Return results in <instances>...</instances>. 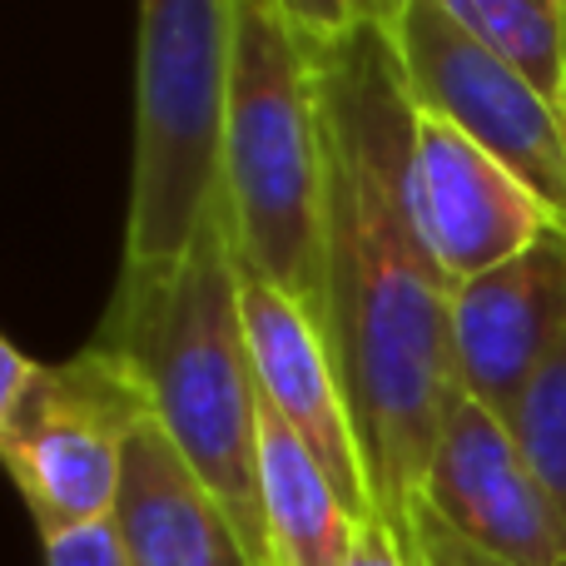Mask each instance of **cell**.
Returning <instances> with one entry per match:
<instances>
[{
	"label": "cell",
	"mask_w": 566,
	"mask_h": 566,
	"mask_svg": "<svg viewBox=\"0 0 566 566\" xmlns=\"http://www.w3.org/2000/svg\"><path fill=\"white\" fill-rule=\"evenodd\" d=\"M318 70L323 303L318 323L348 392L373 512L408 542L432 448L458 402L452 283L412 214L408 90L388 6H298Z\"/></svg>",
	"instance_id": "cell-1"
},
{
	"label": "cell",
	"mask_w": 566,
	"mask_h": 566,
	"mask_svg": "<svg viewBox=\"0 0 566 566\" xmlns=\"http://www.w3.org/2000/svg\"><path fill=\"white\" fill-rule=\"evenodd\" d=\"M149 398L199 488L219 502L249 562L269 566L264 522V398L244 328V274L219 209L195 259L169 279L119 274L115 303L95 333Z\"/></svg>",
	"instance_id": "cell-2"
},
{
	"label": "cell",
	"mask_w": 566,
	"mask_h": 566,
	"mask_svg": "<svg viewBox=\"0 0 566 566\" xmlns=\"http://www.w3.org/2000/svg\"><path fill=\"white\" fill-rule=\"evenodd\" d=\"M224 214L239 274L323 303V125L313 40L293 0H234Z\"/></svg>",
	"instance_id": "cell-3"
},
{
	"label": "cell",
	"mask_w": 566,
	"mask_h": 566,
	"mask_svg": "<svg viewBox=\"0 0 566 566\" xmlns=\"http://www.w3.org/2000/svg\"><path fill=\"white\" fill-rule=\"evenodd\" d=\"M234 0H145L135 50V179L125 269L169 279L224 209Z\"/></svg>",
	"instance_id": "cell-4"
},
{
	"label": "cell",
	"mask_w": 566,
	"mask_h": 566,
	"mask_svg": "<svg viewBox=\"0 0 566 566\" xmlns=\"http://www.w3.org/2000/svg\"><path fill=\"white\" fill-rule=\"evenodd\" d=\"M145 418V388L99 343L55 368L0 343V452L40 542L115 522L129 438Z\"/></svg>",
	"instance_id": "cell-5"
},
{
	"label": "cell",
	"mask_w": 566,
	"mask_h": 566,
	"mask_svg": "<svg viewBox=\"0 0 566 566\" xmlns=\"http://www.w3.org/2000/svg\"><path fill=\"white\" fill-rule=\"evenodd\" d=\"M388 30L408 70L412 105L507 165L566 234V115L482 50L442 0H388Z\"/></svg>",
	"instance_id": "cell-6"
},
{
	"label": "cell",
	"mask_w": 566,
	"mask_h": 566,
	"mask_svg": "<svg viewBox=\"0 0 566 566\" xmlns=\"http://www.w3.org/2000/svg\"><path fill=\"white\" fill-rule=\"evenodd\" d=\"M412 214L452 289L512 264L557 229L547 205L507 165L428 109H418L412 129Z\"/></svg>",
	"instance_id": "cell-7"
},
{
	"label": "cell",
	"mask_w": 566,
	"mask_h": 566,
	"mask_svg": "<svg viewBox=\"0 0 566 566\" xmlns=\"http://www.w3.org/2000/svg\"><path fill=\"white\" fill-rule=\"evenodd\" d=\"M422 507L502 566H566V532L507 418L458 392L432 448Z\"/></svg>",
	"instance_id": "cell-8"
},
{
	"label": "cell",
	"mask_w": 566,
	"mask_h": 566,
	"mask_svg": "<svg viewBox=\"0 0 566 566\" xmlns=\"http://www.w3.org/2000/svg\"><path fill=\"white\" fill-rule=\"evenodd\" d=\"M566 333V234L552 229L547 239L517 254L512 264L462 283L452 293V358L458 388L512 418L517 398L547 353Z\"/></svg>",
	"instance_id": "cell-9"
},
{
	"label": "cell",
	"mask_w": 566,
	"mask_h": 566,
	"mask_svg": "<svg viewBox=\"0 0 566 566\" xmlns=\"http://www.w3.org/2000/svg\"><path fill=\"white\" fill-rule=\"evenodd\" d=\"M244 328L254 353L259 398L293 428V438L308 448V458L323 468L353 517H378L373 488L363 472L358 432H353L348 392H343L338 363L328 353L323 323L298 298L269 289L259 279H244Z\"/></svg>",
	"instance_id": "cell-10"
},
{
	"label": "cell",
	"mask_w": 566,
	"mask_h": 566,
	"mask_svg": "<svg viewBox=\"0 0 566 566\" xmlns=\"http://www.w3.org/2000/svg\"><path fill=\"white\" fill-rule=\"evenodd\" d=\"M115 532L129 566H254L219 502L199 488L155 418L129 438Z\"/></svg>",
	"instance_id": "cell-11"
},
{
	"label": "cell",
	"mask_w": 566,
	"mask_h": 566,
	"mask_svg": "<svg viewBox=\"0 0 566 566\" xmlns=\"http://www.w3.org/2000/svg\"><path fill=\"white\" fill-rule=\"evenodd\" d=\"M264 522L269 566H348L358 517L333 492L293 428L264 402Z\"/></svg>",
	"instance_id": "cell-12"
},
{
	"label": "cell",
	"mask_w": 566,
	"mask_h": 566,
	"mask_svg": "<svg viewBox=\"0 0 566 566\" xmlns=\"http://www.w3.org/2000/svg\"><path fill=\"white\" fill-rule=\"evenodd\" d=\"M482 50L552 105L566 99V0H442Z\"/></svg>",
	"instance_id": "cell-13"
},
{
	"label": "cell",
	"mask_w": 566,
	"mask_h": 566,
	"mask_svg": "<svg viewBox=\"0 0 566 566\" xmlns=\"http://www.w3.org/2000/svg\"><path fill=\"white\" fill-rule=\"evenodd\" d=\"M507 428L566 532V333L517 398Z\"/></svg>",
	"instance_id": "cell-14"
},
{
	"label": "cell",
	"mask_w": 566,
	"mask_h": 566,
	"mask_svg": "<svg viewBox=\"0 0 566 566\" xmlns=\"http://www.w3.org/2000/svg\"><path fill=\"white\" fill-rule=\"evenodd\" d=\"M408 552H412V566H502L488 552L472 547V542H462L432 507H418V517H412Z\"/></svg>",
	"instance_id": "cell-15"
},
{
	"label": "cell",
	"mask_w": 566,
	"mask_h": 566,
	"mask_svg": "<svg viewBox=\"0 0 566 566\" xmlns=\"http://www.w3.org/2000/svg\"><path fill=\"white\" fill-rule=\"evenodd\" d=\"M40 547H45V566H129L115 522L85 527V532H65V537H50V542H40Z\"/></svg>",
	"instance_id": "cell-16"
},
{
	"label": "cell",
	"mask_w": 566,
	"mask_h": 566,
	"mask_svg": "<svg viewBox=\"0 0 566 566\" xmlns=\"http://www.w3.org/2000/svg\"><path fill=\"white\" fill-rule=\"evenodd\" d=\"M348 566H412L408 542L398 537V527L382 517H363L358 537H353V557Z\"/></svg>",
	"instance_id": "cell-17"
},
{
	"label": "cell",
	"mask_w": 566,
	"mask_h": 566,
	"mask_svg": "<svg viewBox=\"0 0 566 566\" xmlns=\"http://www.w3.org/2000/svg\"><path fill=\"white\" fill-rule=\"evenodd\" d=\"M562 115H566V99H562Z\"/></svg>",
	"instance_id": "cell-18"
}]
</instances>
